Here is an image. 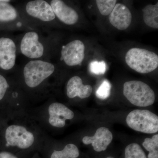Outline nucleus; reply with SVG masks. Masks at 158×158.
Segmentation results:
<instances>
[{"instance_id": "obj_1", "label": "nucleus", "mask_w": 158, "mask_h": 158, "mask_svg": "<svg viewBox=\"0 0 158 158\" xmlns=\"http://www.w3.org/2000/svg\"><path fill=\"white\" fill-rule=\"evenodd\" d=\"M56 68L46 60H31L23 66L15 79L30 101L41 100L51 95L52 79Z\"/></svg>"}, {"instance_id": "obj_2", "label": "nucleus", "mask_w": 158, "mask_h": 158, "mask_svg": "<svg viewBox=\"0 0 158 158\" xmlns=\"http://www.w3.org/2000/svg\"><path fill=\"white\" fill-rule=\"evenodd\" d=\"M5 129V146L19 150H27L40 144H46L43 130L30 112L11 118Z\"/></svg>"}, {"instance_id": "obj_3", "label": "nucleus", "mask_w": 158, "mask_h": 158, "mask_svg": "<svg viewBox=\"0 0 158 158\" xmlns=\"http://www.w3.org/2000/svg\"><path fill=\"white\" fill-rule=\"evenodd\" d=\"M29 112L42 129L62 128L66 125V120H71L75 115L73 111L65 105L50 100L39 107L37 112Z\"/></svg>"}, {"instance_id": "obj_4", "label": "nucleus", "mask_w": 158, "mask_h": 158, "mask_svg": "<svg viewBox=\"0 0 158 158\" xmlns=\"http://www.w3.org/2000/svg\"><path fill=\"white\" fill-rule=\"evenodd\" d=\"M125 61L130 68L140 73H149L158 66V55L145 49L131 48L126 55Z\"/></svg>"}, {"instance_id": "obj_5", "label": "nucleus", "mask_w": 158, "mask_h": 158, "mask_svg": "<svg viewBox=\"0 0 158 158\" xmlns=\"http://www.w3.org/2000/svg\"><path fill=\"white\" fill-rule=\"evenodd\" d=\"M123 94L132 104L139 107H147L155 101V94L146 83L138 81L125 82Z\"/></svg>"}, {"instance_id": "obj_6", "label": "nucleus", "mask_w": 158, "mask_h": 158, "mask_svg": "<svg viewBox=\"0 0 158 158\" xmlns=\"http://www.w3.org/2000/svg\"><path fill=\"white\" fill-rule=\"evenodd\" d=\"M47 48L40 34L33 30L23 34L19 44L21 53L31 60H44L47 52H48V48Z\"/></svg>"}, {"instance_id": "obj_7", "label": "nucleus", "mask_w": 158, "mask_h": 158, "mask_svg": "<svg viewBox=\"0 0 158 158\" xmlns=\"http://www.w3.org/2000/svg\"><path fill=\"white\" fill-rule=\"evenodd\" d=\"M126 122L131 128L137 131L153 134L158 131V116L149 110H133L127 115Z\"/></svg>"}, {"instance_id": "obj_8", "label": "nucleus", "mask_w": 158, "mask_h": 158, "mask_svg": "<svg viewBox=\"0 0 158 158\" xmlns=\"http://www.w3.org/2000/svg\"><path fill=\"white\" fill-rule=\"evenodd\" d=\"M26 15L30 19L43 24H50L56 17L49 2L44 0H33L26 3Z\"/></svg>"}, {"instance_id": "obj_9", "label": "nucleus", "mask_w": 158, "mask_h": 158, "mask_svg": "<svg viewBox=\"0 0 158 158\" xmlns=\"http://www.w3.org/2000/svg\"><path fill=\"white\" fill-rule=\"evenodd\" d=\"M85 44L81 40H72L62 47L60 61L69 66L81 65L85 58Z\"/></svg>"}, {"instance_id": "obj_10", "label": "nucleus", "mask_w": 158, "mask_h": 158, "mask_svg": "<svg viewBox=\"0 0 158 158\" xmlns=\"http://www.w3.org/2000/svg\"><path fill=\"white\" fill-rule=\"evenodd\" d=\"M17 50L13 40L8 37L0 38V68L8 71L15 67Z\"/></svg>"}, {"instance_id": "obj_11", "label": "nucleus", "mask_w": 158, "mask_h": 158, "mask_svg": "<svg viewBox=\"0 0 158 158\" xmlns=\"http://www.w3.org/2000/svg\"><path fill=\"white\" fill-rule=\"evenodd\" d=\"M56 18L61 22L71 26L75 24L79 20V15L73 8L66 5L61 0H52L50 1Z\"/></svg>"}, {"instance_id": "obj_12", "label": "nucleus", "mask_w": 158, "mask_h": 158, "mask_svg": "<svg viewBox=\"0 0 158 158\" xmlns=\"http://www.w3.org/2000/svg\"><path fill=\"white\" fill-rule=\"evenodd\" d=\"M113 139V134L109 129L102 127L97 130L93 136L84 137L82 142L86 145L91 144L95 151L100 152L107 149Z\"/></svg>"}, {"instance_id": "obj_13", "label": "nucleus", "mask_w": 158, "mask_h": 158, "mask_svg": "<svg viewBox=\"0 0 158 158\" xmlns=\"http://www.w3.org/2000/svg\"><path fill=\"white\" fill-rule=\"evenodd\" d=\"M110 23L120 31L128 28L132 21V14L129 9L121 3L116 4L109 15Z\"/></svg>"}, {"instance_id": "obj_14", "label": "nucleus", "mask_w": 158, "mask_h": 158, "mask_svg": "<svg viewBox=\"0 0 158 158\" xmlns=\"http://www.w3.org/2000/svg\"><path fill=\"white\" fill-rule=\"evenodd\" d=\"M92 92V87L90 85H84L82 79L78 76L72 77L67 82L66 94L69 98H87L91 95Z\"/></svg>"}, {"instance_id": "obj_15", "label": "nucleus", "mask_w": 158, "mask_h": 158, "mask_svg": "<svg viewBox=\"0 0 158 158\" xmlns=\"http://www.w3.org/2000/svg\"><path fill=\"white\" fill-rule=\"evenodd\" d=\"M10 1L0 0V22L15 23L19 19L16 8L9 4Z\"/></svg>"}, {"instance_id": "obj_16", "label": "nucleus", "mask_w": 158, "mask_h": 158, "mask_svg": "<svg viewBox=\"0 0 158 158\" xmlns=\"http://www.w3.org/2000/svg\"><path fill=\"white\" fill-rule=\"evenodd\" d=\"M144 22L150 27L158 29V3L148 5L142 10Z\"/></svg>"}, {"instance_id": "obj_17", "label": "nucleus", "mask_w": 158, "mask_h": 158, "mask_svg": "<svg viewBox=\"0 0 158 158\" xmlns=\"http://www.w3.org/2000/svg\"><path fill=\"white\" fill-rule=\"evenodd\" d=\"M80 155L78 148L75 144L69 143L61 150H54L50 158H77Z\"/></svg>"}, {"instance_id": "obj_18", "label": "nucleus", "mask_w": 158, "mask_h": 158, "mask_svg": "<svg viewBox=\"0 0 158 158\" xmlns=\"http://www.w3.org/2000/svg\"><path fill=\"white\" fill-rule=\"evenodd\" d=\"M142 145L149 152L148 158H158V135L145 138Z\"/></svg>"}, {"instance_id": "obj_19", "label": "nucleus", "mask_w": 158, "mask_h": 158, "mask_svg": "<svg viewBox=\"0 0 158 158\" xmlns=\"http://www.w3.org/2000/svg\"><path fill=\"white\" fill-rule=\"evenodd\" d=\"M125 158H147L141 146L134 143L127 145L125 149Z\"/></svg>"}, {"instance_id": "obj_20", "label": "nucleus", "mask_w": 158, "mask_h": 158, "mask_svg": "<svg viewBox=\"0 0 158 158\" xmlns=\"http://www.w3.org/2000/svg\"><path fill=\"white\" fill-rule=\"evenodd\" d=\"M117 1L116 0H97V6L101 14L107 16L113 11Z\"/></svg>"}, {"instance_id": "obj_21", "label": "nucleus", "mask_w": 158, "mask_h": 158, "mask_svg": "<svg viewBox=\"0 0 158 158\" xmlns=\"http://www.w3.org/2000/svg\"><path fill=\"white\" fill-rule=\"evenodd\" d=\"M17 81L13 86H11L9 82L2 75L0 74V101L5 98L9 91H12L19 88Z\"/></svg>"}, {"instance_id": "obj_22", "label": "nucleus", "mask_w": 158, "mask_h": 158, "mask_svg": "<svg viewBox=\"0 0 158 158\" xmlns=\"http://www.w3.org/2000/svg\"><path fill=\"white\" fill-rule=\"evenodd\" d=\"M112 86L111 83L107 80L103 81L96 91V95L98 98L104 100L110 96Z\"/></svg>"}, {"instance_id": "obj_23", "label": "nucleus", "mask_w": 158, "mask_h": 158, "mask_svg": "<svg viewBox=\"0 0 158 158\" xmlns=\"http://www.w3.org/2000/svg\"><path fill=\"white\" fill-rule=\"evenodd\" d=\"M106 70V64L104 61H93L89 64V70L94 74H104Z\"/></svg>"}, {"instance_id": "obj_24", "label": "nucleus", "mask_w": 158, "mask_h": 158, "mask_svg": "<svg viewBox=\"0 0 158 158\" xmlns=\"http://www.w3.org/2000/svg\"><path fill=\"white\" fill-rule=\"evenodd\" d=\"M0 158H19L15 154L9 151H2L0 152Z\"/></svg>"}, {"instance_id": "obj_25", "label": "nucleus", "mask_w": 158, "mask_h": 158, "mask_svg": "<svg viewBox=\"0 0 158 158\" xmlns=\"http://www.w3.org/2000/svg\"><path fill=\"white\" fill-rule=\"evenodd\" d=\"M106 158H114L113 157H112V156H109V157H107Z\"/></svg>"}]
</instances>
